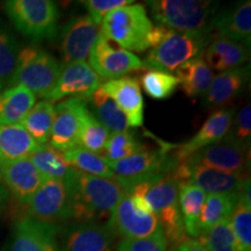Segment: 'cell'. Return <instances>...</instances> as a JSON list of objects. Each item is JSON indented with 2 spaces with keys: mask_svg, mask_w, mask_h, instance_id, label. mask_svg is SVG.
<instances>
[{
  "mask_svg": "<svg viewBox=\"0 0 251 251\" xmlns=\"http://www.w3.org/2000/svg\"><path fill=\"white\" fill-rule=\"evenodd\" d=\"M115 180L125 193L136 194L146 200L150 211L158 219L168 244L176 248L187 240L178 203L179 184L170 172L146 175L129 179L117 177Z\"/></svg>",
  "mask_w": 251,
  "mask_h": 251,
  "instance_id": "cell-1",
  "label": "cell"
},
{
  "mask_svg": "<svg viewBox=\"0 0 251 251\" xmlns=\"http://www.w3.org/2000/svg\"><path fill=\"white\" fill-rule=\"evenodd\" d=\"M70 198L71 218L108 224L124 191L117 180L84 175L70 168L63 179Z\"/></svg>",
  "mask_w": 251,
  "mask_h": 251,
  "instance_id": "cell-2",
  "label": "cell"
},
{
  "mask_svg": "<svg viewBox=\"0 0 251 251\" xmlns=\"http://www.w3.org/2000/svg\"><path fill=\"white\" fill-rule=\"evenodd\" d=\"M156 23L183 33L212 34L218 5L203 0H155L147 2Z\"/></svg>",
  "mask_w": 251,
  "mask_h": 251,
  "instance_id": "cell-3",
  "label": "cell"
},
{
  "mask_svg": "<svg viewBox=\"0 0 251 251\" xmlns=\"http://www.w3.org/2000/svg\"><path fill=\"white\" fill-rule=\"evenodd\" d=\"M152 23L142 5H128L106 15L101 21L100 34L128 51L149 49Z\"/></svg>",
  "mask_w": 251,
  "mask_h": 251,
  "instance_id": "cell-4",
  "label": "cell"
},
{
  "mask_svg": "<svg viewBox=\"0 0 251 251\" xmlns=\"http://www.w3.org/2000/svg\"><path fill=\"white\" fill-rule=\"evenodd\" d=\"M213 40L212 34L183 33L168 29L165 36L156 47L148 51L144 67L169 74L201 55Z\"/></svg>",
  "mask_w": 251,
  "mask_h": 251,
  "instance_id": "cell-5",
  "label": "cell"
},
{
  "mask_svg": "<svg viewBox=\"0 0 251 251\" xmlns=\"http://www.w3.org/2000/svg\"><path fill=\"white\" fill-rule=\"evenodd\" d=\"M62 65L45 50L26 47L19 51L17 67L9 85H20L39 97L51 91L61 74Z\"/></svg>",
  "mask_w": 251,
  "mask_h": 251,
  "instance_id": "cell-6",
  "label": "cell"
},
{
  "mask_svg": "<svg viewBox=\"0 0 251 251\" xmlns=\"http://www.w3.org/2000/svg\"><path fill=\"white\" fill-rule=\"evenodd\" d=\"M8 18L17 29L33 40L52 39L57 34L59 11L50 0H8Z\"/></svg>",
  "mask_w": 251,
  "mask_h": 251,
  "instance_id": "cell-7",
  "label": "cell"
},
{
  "mask_svg": "<svg viewBox=\"0 0 251 251\" xmlns=\"http://www.w3.org/2000/svg\"><path fill=\"white\" fill-rule=\"evenodd\" d=\"M170 174L179 185H194L208 194L242 193L250 186L249 174H231L198 163L181 162Z\"/></svg>",
  "mask_w": 251,
  "mask_h": 251,
  "instance_id": "cell-8",
  "label": "cell"
},
{
  "mask_svg": "<svg viewBox=\"0 0 251 251\" xmlns=\"http://www.w3.org/2000/svg\"><path fill=\"white\" fill-rule=\"evenodd\" d=\"M90 67L101 79H119L146 69L141 58L100 34L91 49Z\"/></svg>",
  "mask_w": 251,
  "mask_h": 251,
  "instance_id": "cell-9",
  "label": "cell"
},
{
  "mask_svg": "<svg viewBox=\"0 0 251 251\" xmlns=\"http://www.w3.org/2000/svg\"><path fill=\"white\" fill-rule=\"evenodd\" d=\"M184 162L198 163L231 174H249V146L227 135L219 142L199 150Z\"/></svg>",
  "mask_w": 251,
  "mask_h": 251,
  "instance_id": "cell-10",
  "label": "cell"
},
{
  "mask_svg": "<svg viewBox=\"0 0 251 251\" xmlns=\"http://www.w3.org/2000/svg\"><path fill=\"white\" fill-rule=\"evenodd\" d=\"M102 85V79L86 62H74L62 65L61 74L55 86L47 94V101L55 102L64 98L89 100Z\"/></svg>",
  "mask_w": 251,
  "mask_h": 251,
  "instance_id": "cell-11",
  "label": "cell"
},
{
  "mask_svg": "<svg viewBox=\"0 0 251 251\" xmlns=\"http://www.w3.org/2000/svg\"><path fill=\"white\" fill-rule=\"evenodd\" d=\"M115 235L124 240L147 238L161 233L158 219L152 213H142L136 208L129 194H122L108 221Z\"/></svg>",
  "mask_w": 251,
  "mask_h": 251,
  "instance_id": "cell-12",
  "label": "cell"
},
{
  "mask_svg": "<svg viewBox=\"0 0 251 251\" xmlns=\"http://www.w3.org/2000/svg\"><path fill=\"white\" fill-rule=\"evenodd\" d=\"M27 205L33 219L45 224L51 225L71 218L70 198L63 180L47 178Z\"/></svg>",
  "mask_w": 251,
  "mask_h": 251,
  "instance_id": "cell-13",
  "label": "cell"
},
{
  "mask_svg": "<svg viewBox=\"0 0 251 251\" xmlns=\"http://www.w3.org/2000/svg\"><path fill=\"white\" fill-rule=\"evenodd\" d=\"M86 109L87 101L80 98H68L56 106L50 147L62 152L79 147L81 122Z\"/></svg>",
  "mask_w": 251,
  "mask_h": 251,
  "instance_id": "cell-14",
  "label": "cell"
},
{
  "mask_svg": "<svg viewBox=\"0 0 251 251\" xmlns=\"http://www.w3.org/2000/svg\"><path fill=\"white\" fill-rule=\"evenodd\" d=\"M100 35V26L90 15H78L69 20L59 33V51L63 63L84 62Z\"/></svg>",
  "mask_w": 251,
  "mask_h": 251,
  "instance_id": "cell-15",
  "label": "cell"
},
{
  "mask_svg": "<svg viewBox=\"0 0 251 251\" xmlns=\"http://www.w3.org/2000/svg\"><path fill=\"white\" fill-rule=\"evenodd\" d=\"M115 235L108 224L77 222L59 235V251H115Z\"/></svg>",
  "mask_w": 251,
  "mask_h": 251,
  "instance_id": "cell-16",
  "label": "cell"
},
{
  "mask_svg": "<svg viewBox=\"0 0 251 251\" xmlns=\"http://www.w3.org/2000/svg\"><path fill=\"white\" fill-rule=\"evenodd\" d=\"M171 148L170 146H163L159 149H143L121 161L107 163L117 177L125 179L152 174H169L178 165L169 151Z\"/></svg>",
  "mask_w": 251,
  "mask_h": 251,
  "instance_id": "cell-17",
  "label": "cell"
},
{
  "mask_svg": "<svg viewBox=\"0 0 251 251\" xmlns=\"http://www.w3.org/2000/svg\"><path fill=\"white\" fill-rule=\"evenodd\" d=\"M234 119V111L228 108H220L211 114L205 124L201 126L199 131L187 142L179 146H176V150L171 153L175 161L179 163L186 161L194 153L211 146L213 143L219 142L230 131L231 124Z\"/></svg>",
  "mask_w": 251,
  "mask_h": 251,
  "instance_id": "cell-18",
  "label": "cell"
},
{
  "mask_svg": "<svg viewBox=\"0 0 251 251\" xmlns=\"http://www.w3.org/2000/svg\"><path fill=\"white\" fill-rule=\"evenodd\" d=\"M101 89L117 103L127 119L128 127H141L144 119V101L139 80L122 77L103 83Z\"/></svg>",
  "mask_w": 251,
  "mask_h": 251,
  "instance_id": "cell-19",
  "label": "cell"
},
{
  "mask_svg": "<svg viewBox=\"0 0 251 251\" xmlns=\"http://www.w3.org/2000/svg\"><path fill=\"white\" fill-rule=\"evenodd\" d=\"M9 251H59L54 226L24 219L15 226Z\"/></svg>",
  "mask_w": 251,
  "mask_h": 251,
  "instance_id": "cell-20",
  "label": "cell"
},
{
  "mask_svg": "<svg viewBox=\"0 0 251 251\" xmlns=\"http://www.w3.org/2000/svg\"><path fill=\"white\" fill-rule=\"evenodd\" d=\"M2 179L18 200L28 203L46 178L29 158H23L2 163Z\"/></svg>",
  "mask_w": 251,
  "mask_h": 251,
  "instance_id": "cell-21",
  "label": "cell"
},
{
  "mask_svg": "<svg viewBox=\"0 0 251 251\" xmlns=\"http://www.w3.org/2000/svg\"><path fill=\"white\" fill-rule=\"evenodd\" d=\"M249 78V65L220 72L213 78L211 86L203 98V103L207 108H219L228 105L242 93Z\"/></svg>",
  "mask_w": 251,
  "mask_h": 251,
  "instance_id": "cell-22",
  "label": "cell"
},
{
  "mask_svg": "<svg viewBox=\"0 0 251 251\" xmlns=\"http://www.w3.org/2000/svg\"><path fill=\"white\" fill-rule=\"evenodd\" d=\"M212 33L218 37L231 41H243L248 48L251 41V1H244L234 7L218 12L212 20Z\"/></svg>",
  "mask_w": 251,
  "mask_h": 251,
  "instance_id": "cell-23",
  "label": "cell"
},
{
  "mask_svg": "<svg viewBox=\"0 0 251 251\" xmlns=\"http://www.w3.org/2000/svg\"><path fill=\"white\" fill-rule=\"evenodd\" d=\"M201 55L212 70L224 72L244 64L249 59L250 51L243 43L215 37Z\"/></svg>",
  "mask_w": 251,
  "mask_h": 251,
  "instance_id": "cell-24",
  "label": "cell"
},
{
  "mask_svg": "<svg viewBox=\"0 0 251 251\" xmlns=\"http://www.w3.org/2000/svg\"><path fill=\"white\" fill-rule=\"evenodd\" d=\"M176 75L181 91L188 98L205 96L214 78L213 70L207 65L202 55L197 56L178 68Z\"/></svg>",
  "mask_w": 251,
  "mask_h": 251,
  "instance_id": "cell-25",
  "label": "cell"
},
{
  "mask_svg": "<svg viewBox=\"0 0 251 251\" xmlns=\"http://www.w3.org/2000/svg\"><path fill=\"white\" fill-rule=\"evenodd\" d=\"M40 144L21 125L0 126V161L1 163L29 158Z\"/></svg>",
  "mask_w": 251,
  "mask_h": 251,
  "instance_id": "cell-26",
  "label": "cell"
},
{
  "mask_svg": "<svg viewBox=\"0 0 251 251\" xmlns=\"http://www.w3.org/2000/svg\"><path fill=\"white\" fill-rule=\"evenodd\" d=\"M36 101L35 94L24 86L0 91V126L20 125Z\"/></svg>",
  "mask_w": 251,
  "mask_h": 251,
  "instance_id": "cell-27",
  "label": "cell"
},
{
  "mask_svg": "<svg viewBox=\"0 0 251 251\" xmlns=\"http://www.w3.org/2000/svg\"><path fill=\"white\" fill-rule=\"evenodd\" d=\"M206 199V192L190 184L178 187V203L185 231L188 236L198 237L200 234V215Z\"/></svg>",
  "mask_w": 251,
  "mask_h": 251,
  "instance_id": "cell-28",
  "label": "cell"
},
{
  "mask_svg": "<svg viewBox=\"0 0 251 251\" xmlns=\"http://www.w3.org/2000/svg\"><path fill=\"white\" fill-rule=\"evenodd\" d=\"M63 157L71 168L76 169L81 174L105 178V179H117V176L109 168L107 161L99 153L89 151L81 147H76L63 152Z\"/></svg>",
  "mask_w": 251,
  "mask_h": 251,
  "instance_id": "cell-29",
  "label": "cell"
},
{
  "mask_svg": "<svg viewBox=\"0 0 251 251\" xmlns=\"http://www.w3.org/2000/svg\"><path fill=\"white\" fill-rule=\"evenodd\" d=\"M92 105L96 118L112 133H124L128 131L127 119L117 103L103 91L101 87L94 92L89 99Z\"/></svg>",
  "mask_w": 251,
  "mask_h": 251,
  "instance_id": "cell-30",
  "label": "cell"
},
{
  "mask_svg": "<svg viewBox=\"0 0 251 251\" xmlns=\"http://www.w3.org/2000/svg\"><path fill=\"white\" fill-rule=\"evenodd\" d=\"M54 119L55 106L52 102L42 100L34 105L20 125L40 146H43L49 142Z\"/></svg>",
  "mask_w": 251,
  "mask_h": 251,
  "instance_id": "cell-31",
  "label": "cell"
},
{
  "mask_svg": "<svg viewBox=\"0 0 251 251\" xmlns=\"http://www.w3.org/2000/svg\"><path fill=\"white\" fill-rule=\"evenodd\" d=\"M241 193L208 194L200 215V233L230 218Z\"/></svg>",
  "mask_w": 251,
  "mask_h": 251,
  "instance_id": "cell-32",
  "label": "cell"
},
{
  "mask_svg": "<svg viewBox=\"0 0 251 251\" xmlns=\"http://www.w3.org/2000/svg\"><path fill=\"white\" fill-rule=\"evenodd\" d=\"M230 228L238 251H251V200L250 186L240 194L233 214L229 218Z\"/></svg>",
  "mask_w": 251,
  "mask_h": 251,
  "instance_id": "cell-33",
  "label": "cell"
},
{
  "mask_svg": "<svg viewBox=\"0 0 251 251\" xmlns=\"http://www.w3.org/2000/svg\"><path fill=\"white\" fill-rule=\"evenodd\" d=\"M29 159L46 179L63 180L71 168L63 157L62 151L47 144L39 146L29 156Z\"/></svg>",
  "mask_w": 251,
  "mask_h": 251,
  "instance_id": "cell-34",
  "label": "cell"
},
{
  "mask_svg": "<svg viewBox=\"0 0 251 251\" xmlns=\"http://www.w3.org/2000/svg\"><path fill=\"white\" fill-rule=\"evenodd\" d=\"M109 130L93 115L89 108L84 112L83 122H81V131L79 137V147L89 150V151L101 155L103 147L107 142Z\"/></svg>",
  "mask_w": 251,
  "mask_h": 251,
  "instance_id": "cell-35",
  "label": "cell"
},
{
  "mask_svg": "<svg viewBox=\"0 0 251 251\" xmlns=\"http://www.w3.org/2000/svg\"><path fill=\"white\" fill-rule=\"evenodd\" d=\"M143 149V144L135 139L134 135L129 131L112 133L103 147L101 156L108 163H114L127 158Z\"/></svg>",
  "mask_w": 251,
  "mask_h": 251,
  "instance_id": "cell-36",
  "label": "cell"
},
{
  "mask_svg": "<svg viewBox=\"0 0 251 251\" xmlns=\"http://www.w3.org/2000/svg\"><path fill=\"white\" fill-rule=\"evenodd\" d=\"M197 238L209 251H238L229 219L202 230Z\"/></svg>",
  "mask_w": 251,
  "mask_h": 251,
  "instance_id": "cell-37",
  "label": "cell"
},
{
  "mask_svg": "<svg viewBox=\"0 0 251 251\" xmlns=\"http://www.w3.org/2000/svg\"><path fill=\"white\" fill-rule=\"evenodd\" d=\"M141 84L144 92L155 100L170 98L179 85L177 78L172 75L158 70H150V69L142 75Z\"/></svg>",
  "mask_w": 251,
  "mask_h": 251,
  "instance_id": "cell-38",
  "label": "cell"
},
{
  "mask_svg": "<svg viewBox=\"0 0 251 251\" xmlns=\"http://www.w3.org/2000/svg\"><path fill=\"white\" fill-rule=\"evenodd\" d=\"M18 45L7 30L0 27V87L11 83L18 61Z\"/></svg>",
  "mask_w": 251,
  "mask_h": 251,
  "instance_id": "cell-39",
  "label": "cell"
},
{
  "mask_svg": "<svg viewBox=\"0 0 251 251\" xmlns=\"http://www.w3.org/2000/svg\"><path fill=\"white\" fill-rule=\"evenodd\" d=\"M166 238L161 233L147 238L137 240H122L115 251H168Z\"/></svg>",
  "mask_w": 251,
  "mask_h": 251,
  "instance_id": "cell-40",
  "label": "cell"
},
{
  "mask_svg": "<svg viewBox=\"0 0 251 251\" xmlns=\"http://www.w3.org/2000/svg\"><path fill=\"white\" fill-rule=\"evenodd\" d=\"M81 4L87 8L91 19L97 25H101L102 19L115 9L134 4L133 0H86Z\"/></svg>",
  "mask_w": 251,
  "mask_h": 251,
  "instance_id": "cell-41",
  "label": "cell"
},
{
  "mask_svg": "<svg viewBox=\"0 0 251 251\" xmlns=\"http://www.w3.org/2000/svg\"><path fill=\"white\" fill-rule=\"evenodd\" d=\"M233 128L229 136L233 137L238 142L249 146L251 137V107L246 105L238 111L235 117L234 125L231 124L230 129Z\"/></svg>",
  "mask_w": 251,
  "mask_h": 251,
  "instance_id": "cell-42",
  "label": "cell"
},
{
  "mask_svg": "<svg viewBox=\"0 0 251 251\" xmlns=\"http://www.w3.org/2000/svg\"><path fill=\"white\" fill-rule=\"evenodd\" d=\"M176 251H209L202 246L201 243L198 242L197 240H187L180 243L179 246L176 247Z\"/></svg>",
  "mask_w": 251,
  "mask_h": 251,
  "instance_id": "cell-43",
  "label": "cell"
},
{
  "mask_svg": "<svg viewBox=\"0 0 251 251\" xmlns=\"http://www.w3.org/2000/svg\"><path fill=\"white\" fill-rule=\"evenodd\" d=\"M4 183V179H2V163H0V184Z\"/></svg>",
  "mask_w": 251,
  "mask_h": 251,
  "instance_id": "cell-44",
  "label": "cell"
},
{
  "mask_svg": "<svg viewBox=\"0 0 251 251\" xmlns=\"http://www.w3.org/2000/svg\"><path fill=\"white\" fill-rule=\"evenodd\" d=\"M170 251H176V250H175V249H172V250H170Z\"/></svg>",
  "mask_w": 251,
  "mask_h": 251,
  "instance_id": "cell-45",
  "label": "cell"
},
{
  "mask_svg": "<svg viewBox=\"0 0 251 251\" xmlns=\"http://www.w3.org/2000/svg\"><path fill=\"white\" fill-rule=\"evenodd\" d=\"M0 91H1V87H0Z\"/></svg>",
  "mask_w": 251,
  "mask_h": 251,
  "instance_id": "cell-46",
  "label": "cell"
}]
</instances>
